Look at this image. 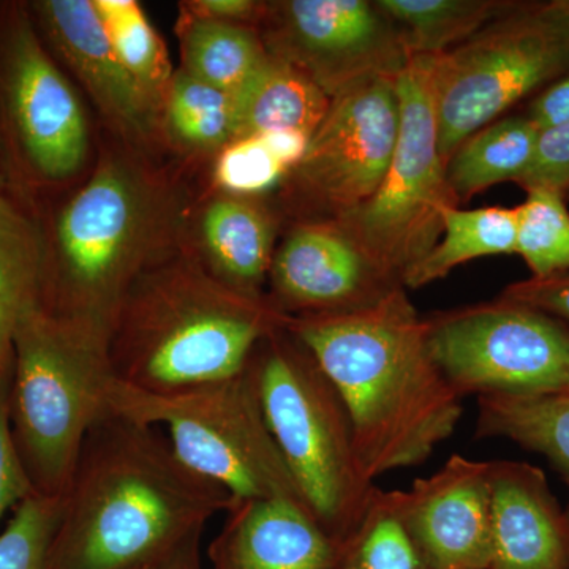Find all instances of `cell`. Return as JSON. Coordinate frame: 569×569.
Segmentation results:
<instances>
[{"label":"cell","instance_id":"cell-28","mask_svg":"<svg viewBox=\"0 0 569 569\" xmlns=\"http://www.w3.org/2000/svg\"><path fill=\"white\" fill-rule=\"evenodd\" d=\"M336 569H429L399 508V490L377 489L365 518L340 545Z\"/></svg>","mask_w":569,"mask_h":569},{"label":"cell","instance_id":"cell-3","mask_svg":"<svg viewBox=\"0 0 569 569\" xmlns=\"http://www.w3.org/2000/svg\"><path fill=\"white\" fill-rule=\"evenodd\" d=\"M284 320L266 296L239 293L200 260L174 253L126 296L108 346L112 372L152 395L227 380Z\"/></svg>","mask_w":569,"mask_h":569},{"label":"cell","instance_id":"cell-20","mask_svg":"<svg viewBox=\"0 0 569 569\" xmlns=\"http://www.w3.org/2000/svg\"><path fill=\"white\" fill-rule=\"evenodd\" d=\"M236 140L280 130L316 132L331 99L290 63L269 54L234 96Z\"/></svg>","mask_w":569,"mask_h":569},{"label":"cell","instance_id":"cell-14","mask_svg":"<svg viewBox=\"0 0 569 569\" xmlns=\"http://www.w3.org/2000/svg\"><path fill=\"white\" fill-rule=\"evenodd\" d=\"M269 280L266 298L283 317L353 312L402 287L336 220L296 227L274 253Z\"/></svg>","mask_w":569,"mask_h":569},{"label":"cell","instance_id":"cell-42","mask_svg":"<svg viewBox=\"0 0 569 569\" xmlns=\"http://www.w3.org/2000/svg\"><path fill=\"white\" fill-rule=\"evenodd\" d=\"M6 190V173H3L2 164H0V192Z\"/></svg>","mask_w":569,"mask_h":569},{"label":"cell","instance_id":"cell-43","mask_svg":"<svg viewBox=\"0 0 569 569\" xmlns=\"http://www.w3.org/2000/svg\"><path fill=\"white\" fill-rule=\"evenodd\" d=\"M567 392H569V388H568V391H567Z\"/></svg>","mask_w":569,"mask_h":569},{"label":"cell","instance_id":"cell-26","mask_svg":"<svg viewBox=\"0 0 569 569\" xmlns=\"http://www.w3.org/2000/svg\"><path fill=\"white\" fill-rule=\"evenodd\" d=\"M500 0H380L411 56H440L519 7Z\"/></svg>","mask_w":569,"mask_h":569},{"label":"cell","instance_id":"cell-22","mask_svg":"<svg viewBox=\"0 0 569 569\" xmlns=\"http://www.w3.org/2000/svg\"><path fill=\"white\" fill-rule=\"evenodd\" d=\"M478 438H507L541 455L568 488L563 508L569 545V392L542 396L478 397Z\"/></svg>","mask_w":569,"mask_h":569},{"label":"cell","instance_id":"cell-38","mask_svg":"<svg viewBox=\"0 0 569 569\" xmlns=\"http://www.w3.org/2000/svg\"><path fill=\"white\" fill-rule=\"evenodd\" d=\"M258 137L263 138L266 146L290 173L305 159L310 141V134L301 130H280Z\"/></svg>","mask_w":569,"mask_h":569},{"label":"cell","instance_id":"cell-24","mask_svg":"<svg viewBox=\"0 0 569 569\" xmlns=\"http://www.w3.org/2000/svg\"><path fill=\"white\" fill-rule=\"evenodd\" d=\"M179 39L181 70L233 97L268 59L260 33L238 22L201 20L186 13Z\"/></svg>","mask_w":569,"mask_h":569},{"label":"cell","instance_id":"cell-35","mask_svg":"<svg viewBox=\"0 0 569 569\" xmlns=\"http://www.w3.org/2000/svg\"><path fill=\"white\" fill-rule=\"evenodd\" d=\"M501 299L537 309L569 323V271L561 274L516 282L505 288Z\"/></svg>","mask_w":569,"mask_h":569},{"label":"cell","instance_id":"cell-41","mask_svg":"<svg viewBox=\"0 0 569 569\" xmlns=\"http://www.w3.org/2000/svg\"><path fill=\"white\" fill-rule=\"evenodd\" d=\"M557 7L569 17V0H556Z\"/></svg>","mask_w":569,"mask_h":569},{"label":"cell","instance_id":"cell-2","mask_svg":"<svg viewBox=\"0 0 569 569\" xmlns=\"http://www.w3.org/2000/svg\"><path fill=\"white\" fill-rule=\"evenodd\" d=\"M350 415L367 477L426 462L458 429L462 397L427 348V323L399 287L376 305L332 316L287 317Z\"/></svg>","mask_w":569,"mask_h":569},{"label":"cell","instance_id":"cell-12","mask_svg":"<svg viewBox=\"0 0 569 569\" xmlns=\"http://www.w3.org/2000/svg\"><path fill=\"white\" fill-rule=\"evenodd\" d=\"M266 51L335 99L372 78H397L410 61L395 22L366 0H287L261 14Z\"/></svg>","mask_w":569,"mask_h":569},{"label":"cell","instance_id":"cell-5","mask_svg":"<svg viewBox=\"0 0 569 569\" xmlns=\"http://www.w3.org/2000/svg\"><path fill=\"white\" fill-rule=\"evenodd\" d=\"M110 343L33 306L18 321L9 392L14 448L33 492L62 498L86 437L111 410Z\"/></svg>","mask_w":569,"mask_h":569},{"label":"cell","instance_id":"cell-16","mask_svg":"<svg viewBox=\"0 0 569 569\" xmlns=\"http://www.w3.org/2000/svg\"><path fill=\"white\" fill-rule=\"evenodd\" d=\"M29 11L41 39L61 56L112 127L130 140H149L162 103L119 61L92 0H39Z\"/></svg>","mask_w":569,"mask_h":569},{"label":"cell","instance_id":"cell-17","mask_svg":"<svg viewBox=\"0 0 569 569\" xmlns=\"http://www.w3.org/2000/svg\"><path fill=\"white\" fill-rule=\"evenodd\" d=\"M208 548L212 569H336L339 542L305 501L288 497L233 500Z\"/></svg>","mask_w":569,"mask_h":569},{"label":"cell","instance_id":"cell-10","mask_svg":"<svg viewBox=\"0 0 569 569\" xmlns=\"http://www.w3.org/2000/svg\"><path fill=\"white\" fill-rule=\"evenodd\" d=\"M89 151L84 108L51 58L29 7L0 9V164L31 183L80 173Z\"/></svg>","mask_w":569,"mask_h":569},{"label":"cell","instance_id":"cell-8","mask_svg":"<svg viewBox=\"0 0 569 569\" xmlns=\"http://www.w3.org/2000/svg\"><path fill=\"white\" fill-rule=\"evenodd\" d=\"M569 73V17L556 0L519 3L477 36L433 56L438 151L445 164L471 134Z\"/></svg>","mask_w":569,"mask_h":569},{"label":"cell","instance_id":"cell-13","mask_svg":"<svg viewBox=\"0 0 569 569\" xmlns=\"http://www.w3.org/2000/svg\"><path fill=\"white\" fill-rule=\"evenodd\" d=\"M399 123L396 78H372L339 93L291 171L298 189L336 220L361 208L387 174Z\"/></svg>","mask_w":569,"mask_h":569},{"label":"cell","instance_id":"cell-27","mask_svg":"<svg viewBox=\"0 0 569 569\" xmlns=\"http://www.w3.org/2000/svg\"><path fill=\"white\" fill-rule=\"evenodd\" d=\"M163 119L171 137L192 151L219 153L236 140L234 97L183 70L164 96Z\"/></svg>","mask_w":569,"mask_h":569},{"label":"cell","instance_id":"cell-6","mask_svg":"<svg viewBox=\"0 0 569 569\" xmlns=\"http://www.w3.org/2000/svg\"><path fill=\"white\" fill-rule=\"evenodd\" d=\"M266 425L299 493L339 546L377 492L356 451L350 415L317 359L280 326L250 359Z\"/></svg>","mask_w":569,"mask_h":569},{"label":"cell","instance_id":"cell-32","mask_svg":"<svg viewBox=\"0 0 569 569\" xmlns=\"http://www.w3.org/2000/svg\"><path fill=\"white\" fill-rule=\"evenodd\" d=\"M290 173L261 137L239 138L217 153L213 183L231 197H253L271 190Z\"/></svg>","mask_w":569,"mask_h":569},{"label":"cell","instance_id":"cell-29","mask_svg":"<svg viewBox=\"0 0 569 569\" xmlns=\"http://www.w3.org/2000/svg\"><path fill=\"white\" fill-rule=\"evenodd\" d=\"M112 50L144 91L162 103L174 73L159 33L134 0H92Z\"/></svg>","mask_w":569,"mask_h":569},{"label":"cell","instance_id":"cell-25","mask_svg":"<svg viewBox=\"0 0 569 569\" xmlns=\"http://www.w3.org/2000/svg\"><path fill=\"white\" fill-rule=\"evenodd\" d=\"M441 234L443 239L403 274V288L436 282L477 258L516 253L518 208L493 206L462 211L452 206L443 212Z\"/></svg>","mask_w":569,"mask_h":569},{"label":"cell","instance_id":"cell-37","mask_svg":"<svg viewBox=\"0 0 569 569\" xmlns=\"http://www.w3.org/2000/svg\"><path fill=\"white\" fill-rule=\"evenodd\" d=\"M187 14L201 20L246 22L260 20L264 11V3L252 0H193L183 7Z\"/></svg>","mask_w":569,"mask_h":569},{"label":"cell","instance_id":"cell-34","mask_svg":"<svg viewBox=\"0 0 569 569\" xmlns=\"http://www.w3.org/2000/svg\"><path fill=\"white\" fill-rule=\"evenodd\" d=\"M10 369L0 370V520L33 492L11 438L9 422Z\"/></svg>","mask_w":569,"mask_h":569},{"label":"cell","instance_id":"cell-39","mask_svg":"<svg viewBox=\"0 0 569 569\" xmlns=\"http://www.w3.org/2000/svg\"><path fill=\"white\" fill-rule=\"evenodd\" d=\"M200 542L201 539H197L183 548L171 563L170 569H201Z\"/></svg>","mask_w":569,"mask_h":569},{"label":"cell","instance_id":"cell-15","mask_svg":"<svg viewBox=\"0 0 569 569\" xmlns=\"http://www.w3.org/2000/svg\"><path fill=\"white\" fill-rule=\"evenodd\" d=\"M399 508L429 569H489V462L451 456L429 478L399 490Z\"/></svg>","mask_w":569,"mask_h":569},{"label":"cell","instance_id":"cell-9","mask_svg":"<svg viewBox=\"0 0 569 569\" xmlns=\"http://www.w3.org/2000/svg\"><path fill=\"white\" fill-rule=\"evenodd\" d=\"M432 66L433 56L413 54L396 78L400 123L387 174L366 204L336 220L400 284L408 269L436 247L443 212L459 203L438 151Z\"/></svg>","mask_w":569,"mask_h":569},{"label":"cell","instance_id":"cell-33","mask_svg":"<svg viewBox=\"0 0 569 569\" xmlns=\"http://www.w3.org/2000/svg\"><path fill=\"white\" fill-rule=\"evenodd\" d=\"M516 183L522 189H548L569 201V121L539 133L529 170Z\"/></svg>","mask_w":569,"mask_h":569},{"label":"cell","instance_id":"cell-36","mask_svg":"<svg viewBox=\"0 0 569 569\" xmlns=\"http://www.w3.org/2000/svg\"><path fill=\"white\" fill-rule=\"evenodd\" d=\"M527 118L541 132L569 121V73L531 100Z\"/></svg>","mask_w":569,"mask_h":569},{"label":"cell","instance_id":"cell-7","mask_svg":"<svg viewBox=\"0 0 569 569\" xmlns=\"http://www.w3.org/2000/svg\"><path fill=\"white\" fill-rule=\"evenodd\" d=\"M111 410L140 425L167 427L170 447L183 466L227 490L233 500L305 501L266 425L250 362L227 380L164 395L116 380Z\"/></svg>","mask_w":569,"mask_h":569},{"label":"cell","instance_id":"cell-31","mask_svg":"<svg viewBox=\"0 0 569 569\" xmlns=\"http://www.w3.org/2000/svg\"><path fill=\"white\" fill-rule=\"evenodd\" d=\"M62 498L32 493L14 508L0 531V569H50L52 538L61 518Z\"/></svg>","mask_w":569,"mask_h":569},{"label":"cell","instance_id":"cell-18","mask_svg":"<svg viewBox=\"0 0 569 569\" xmlns=\"http://www.w3.org/2000/svg\"><path fill=\"white\" fill-rule=\"evenodd\" d=\"M492 561L489 569H569L563 508L541 468L489 462Z\"/></svg>","mask_w":569,"mask_h":569},{"label":"cell","instance_id":"cell-1","mask_svg":"<svg viewBox=\"0 0 569 569\" xmlns=\"http://www.w3.org/2000/svg\"><path fill=\"white\" fill-rule=\"evenodd\" d=\"M233 497L183 466L156 427H92L62 497L50 569H142L201 539Z\"/></svg>","mask_w":569,"mask_h":569},{"label":"cell","instance_id":"cell-11","mask_svg":"<svg viewBox=\"0 0 569 569\" xmlns=\"http://www.w3.org/2000/svg\"><path fill=\"white\" fill-rule=\"evenodd\" d=\"M426 323L429 353L462 399L568 391L569 328L557 318L498 298Z\"/></svg>","mask_w":569,"mask_h":569},{"label":"cell","instance_id":"cell-19","mask_svg":"<svg viewBox=\"0 0 569 569\" xmlns=\"http://www.w3.org/2000/svg\"><path fill=\"white\" fill-rule=\"evenodd\" d=\"M200 263L239 293L264 298L263 284L274 258V222L249 198H213L200 222Z\"/></svg>","mask_w":569,"mask_h":569},{"label":"cell","instance_id":"cell-40","mask_svg":"<svg viewBox=\"0 0 569 569\" xmlns=\"http://www.w3.org/2000/svg\"><path fill=\"white\" fill-rule=\"evenodd\" d=\"M186 548H187V546H186ZM179 552H181V550H179ZM178 553H176V556L171 557V559L162 561V563L152 565V567L142 568V569H170L171 563H173V560L176 559V557H178Z\"/></svg>","mask_w":569,"mask_h":569},{"label":"cell","instance_id":"cell-30","mask_svg":"<svg viewBox=\"0 0 569 569\" xmlns=\"http://www.w3.org/2000/svg\"><path fill=\"white\" fill-rule=\"evenodd\" d=\"M518 208L520 254L535 279L569 271V212L567 201L548 189L527 190Z\"/></svg>","mask_w":569,"mask_h":569},{"label":"cell","instance_id":"cell-4","mask_svg":"<svg viewBox=\"0 0 569 569\" xmlns=\"http://www.w3.org/2000/svg\"><path fill=\"white\" fill-rule=\"evenodd\" d=\"M176 222L159 179L126 157L102 160L44 233L40 306L110 343L130 288L173 257Z\"/></svg>","mask_w":569,"mask_h":569},{"label":"cell","instance_id":"cell-23","mask_svg":"<svg viewBox=\"0 0 569 569\" xmlns=\"http://www.w3.org/2000/svg\"><path fill=\"white\" fill-rule=\"evenodd\" d=\"M541 130L527 116H511L471 134L447 163V179L458 201L497 186L516 182L529 170Z\"/></svg>","mask_w":569,"mask_h":569},{"label":"cell","instance_id":"cell-21","mask_svg":"<svg viewBox=\"0 0 569 569\" xmlns=\"http://www.w3.org/2000/svg\"><path fill=\"white\" fill-rule=\"evenodd\" d=\"M47 241L20 204L0 192V370L10 369L13 335L21 317L40 305Z\"/></svg>","mask_w":569,"mask_h":569}]
</instances>
